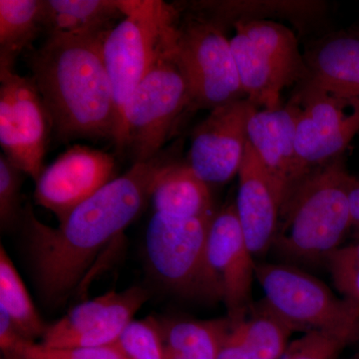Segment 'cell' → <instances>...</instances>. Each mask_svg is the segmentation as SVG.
Here are the masks:
<instances>
[{"label":"cell","mask_w":359,"mask_h":359,"mask_svg":"<svg viewBox=\"0 0 359 359\" xmlns=\"http://www.w3.org/2000/svg\"><path fill=\"white\" fill-rule=\"evenodd\" d=\"M164 166L159 156L135 163L126 173L111 180L75 208L57 228L41 223L32 208L26 205L21 223L43 302L49 306L65 302L100 250L138 216Z\"/></svg>","instance_id":"cell-1"},{"label":"cell","mask_w":359,"mask_h":359,"mask_svg":"<svg viewBox=\"0 0 359 359\" xmlns=\"http://www.w3.org/2000/svg\"><path fill=\"white\" fill-rule=\"evenodd\" d=\"M107 32L52 35L29 54L32 78L59 138L115 142L114 99L103 57Z\"/></svg>","instance_id":"cell-2"},{"label":"cell","mask_w":359,"mask_h":359,"mask_svg":"<svg viewBox=\"0 0 359 359\" xmlns=\"http://www.w3.org/2000/svg\"><path fill=\"white\" fill-rule=\"evenodd\" d=\"M351 178L342 157L311 171L283 202L271 248L294 261H327L353 228L347 203Z\"/></svg>","instance_id":"cell-3"},{"label":"cell","mask_w":359,"mask_h":359,"mask_svg":"<svg viewBox=\"0 0 359 359\" xmlns=\"http://www.w3.org/2000/svg\"><path fill=\"white\" fill-rule=\"evenodd\" d=\"M179 11L161 0H133L128 14L106 33L103 57L114 99L117 133L124 150V115L132 94L161 50L179 32Z\"/></svg>","instance_id":"cell-4"},{"label":"cell","mask_w":359,"mask_h":359,"mask_svg":"<svg viewBox=\"0 0 359 359\" xmlns=\"http://www.w3.org/2000/svg\"><path fill=\"white\" fill-rule=\"evenodd\" d=\"M212 217L183 219L154 212L145 236L150 271L168 290L195 301H224V290L208 257Z\"/></svg>","instance_id":"cell-5"},{"label":"cell","mask_w":359,"mask_h":359,"mask_svg":"<svg viewBox=\"0 0 359 359\" xmlns=\"http://www.w3.org/2000/svg\"><path fill=\"white\" fill-rule=\"evenodd\" d=\"M178 35L161 50L125 110L124 150L128 149L134 164L164 150L180 116L191 108L188 81L177 52Z\"/></svg>","instance_id":"cell-6"},{"label":"cell","mask_w":359,"mask_h":359,"mask_svg":"<svg viewBox=\"0 0 359 359\" xmlns=\"http://www.w3.org/2000/svg\"><path fill=\"white\" fill-rule=\"evenodd\" d=\"M177 52L191 108L212 111L245 98L231 41L218 22L200 13L187 18L180 23Z\"/></svg>","instance_id":"cell-7"},{"label":"cell","mask_w":359,"mask_h":359,"mask_svg":"<svg viewBox=\"0 0 359 359\" xmlns=\"http://www.w3.org/2000/svg\"><path fill=\"white\" fill-rule=\"evenodd\" d=\"M256 278L276 313L304 332H348L359 339V304L339 299L306 271L280 264H257Z\"/></svg>","instance_id":"cell-8"},{"label":"cell","mask_w":359,"mask_h":359,"mask_svg":"<svg viewBox=\"0 0 359 359\" xmlns=\"http://www.w3.org/2000/svg\"><path fill=\"white\" fill-rule=\"evenodd\" d=\"M289 103L297 116L295 147L304 172L342 157L359 132V100L302 83Z\"/></svg>","instance_id":"cell-9"},{"label":"cell","mask_w":359,"mask_h":359,"mask_svg":"<svg viewBox=\"0 0 359 359\" xmlns=\"http://www.w3.org/2000/svg\"><path fill=\"white\" fill-rule=\"evenodd\" d=\"M48 111L32 78L0 66V144L4 155L35 182L43 172Z\"/></svg>","instance_id":"cell-10"},{"label":"cell","mask_w":359,"mask_h":359,"mask_svg":"<svg viewBox=\"0 0 359 359\" xmlns=\"http://www.w3.org/2000/svg\"><path fill=\"white\" fill-rule=\"evenodd\" d=\"M148 299L147 290L132 287L82 302L48 325L39 344L54 348L118 344L124 330L134 320L135 314Z\"/></svg>","instance_id":"cell-11"},{"label":"cell","mask_w":359,"mask_h":359,"mask_svg":"<svg viewBox=\"0 0 359 359\" xmlns=\"http://www.w3.org/2000/svg\"><path fill=\"white\" fill-rule=\"evenodd\" d=\"M257 108L247 98L212 110L194 130L187 165L208 185L238 173L248 145V124Z\"/></svg>","instance_id":"cell-12"},{"label":"cell","mask_w":359,"mask_h":359,"mask_svg":"<svg viewBox=\"0 0 359 359\" xmlns=\"http://www.w3.org/2000/svg\"><path fill=\"white\" fill-rule=\"evenodd\" d=\"M114 169L112 155L87 146H73L44 168L35 182V202L63 221L112 180Z\"/></svg>","instance_id":"cell-13"},{"label":"cell","mask_w":359,"mask_h":359,"mask_svg":"<svg viewBox=\"0 0 359 359\" xmlns=\"http://www.w3.org/2000/svg\"><path fill=\"white\" fill-rule=\"evenodd\" d=\"M237 214L236 205H224L214 215L208 235V257L224 290L231 325L249 316L256 266Z\"/></svg>","instance_id":"cell-14"},{"label":"cell","mask_w":359,"mask_h":359,"mask_svg":"<svg viewBox=\"0 0 359 359\" xmlns=\"http://www.w3.org/2000/svg\"><path fill=\"white\" fill-rule=\"evenodd\" d=\"M237 214L252 256L273 245L283 202V189L269 173L249 142L238 170Z\"/></svg>","instance_id":"cell-15"},{"label":"cell","mask_w":359,"mask_h":359,"mask_svg":"<svg viewBox=\"0 0 359 359\" xmlns=\"http://www.w3.org/2000/svg\"><path fill=\"white\" fill-rule=\"evenodd\" d=\"M295 125L297 116L290 103L276 110H257L248 124V140L283 189V202L308 176L295 147Z\"/></svg>","instance_id":"cell-16"},{"label":"cell","mask_w":359,"mask_h":359,"mask_svg":"<svg viewBox=\"0 0 359 359\" xmlns=\"http://www.w3.org/2000/svg\"><path fill=\"white\" fill-rule=\"evenodd\" d=\"M302 53L309 73L302 83L359 100V29L327 33L309 42Z\"/></svg>","instance_id":"cell-17"},{"label":"cell","mask_w":359,"mask_h":359,"mask_svg":"<svg viewBox=\"0 0 359 359\" xmlns=\"http://www.w3.org/2000/svg\"><path fill=\"white\" fill-rule=\"evenodd\" d=\"M299 330L304 332L264 299L254 304L244 320L231 325L218 359H280L290 335Z\"/></svg>","instance_id":"cell-18"},{"label":"cell","mask_w":359,"mask_h":359,"mask_svg":"<svg viewBox=\"0 0 359 359\" xmlns=\"http://www.w3.org/2000/svg\"><path fill=\"white\" fill-rule=\"evenodd\" d=\"M150 199L154 212L167 216L194 219L215 215L210 186L187 163L177 160L158 175Z\"/></svg>","instance_id":"cell-19"},{"label":"cell","mask_w":359,"mask_h":359,"mask_svg":"<svg viewBox=\"0 0 359 359\" xmlns=\"http://www.w3.org/2000/svg\"><path fill=\"white\" fill-rule=\"evenodd\" d=\"M133 0H43V32L52 35L99 34L128 14Z\"/></svg>","instance_id":"cell-20"},{"label":"cell","mask_w":359,"mask_h":359,"mask_svg":"<svg viewBox=\"0 0 359 359\" xmlns=\"http://www.w3.org/2000/svg\"><path fill=\"white\" fill-rule=\"evenodd\" d=\"M244 32L269 61L283 87L299 85L308 78L304 53L294 32L271 20H243L233 25Z\"/></svg>","instance_id":"cell-21"},{"label":"cell","mask_w":359,"mask_h":359,"mask_svg":"<svg viewBox=\"0 0 359 359\" xmlns=\"http://www.w3.org/2000/svg\"><path fill=\"white\" fill-rule=\"evenodd\" d=\"M230 41L245 98L257 109L262 107L263 110H276L282 107L280 92L285 87L262 52L240 30H236L235 36Z\"/></svg>","instance_id":"cell-22"},{"label":"cell","mask_w":359,"mask_h":359,"mask_svg":"<svg viewBox=\"0 0 359 359\" xmlns=\"http://www.w3.org/2000/svg\"><path fill=\"white\" fill-rule=\"evenodd\" d=\"M198 13L212 18L224 28L243 20H262L264 16L292 18L304 29L306 23L325 13V4L320 1H212L197 2Z\"/></svg>","instance_id":"cell-23"},{"label":"cell","mask_w":359,"mask_h":359,"mask_svg":"<svg viewBox=\"0 0 359 359\" xmlns=\"http://www.w3.org/2000/svg\"><path fill=\"white\" fill-rule=\"evenodd\" d=\"M158 320L167 348L186 359H218L222 344L231 325L228 318L211 320Z\"/></svg>","instance_id":"cell-24"},{"label":"cell","mask_w":359,"mask_h":359,"mask_svg":"<svg viewBox=\"0 0 359 359\" xmlns=\"http://www.w3.org/2000/svg\"><path fill=\"white\" fill-rule=\"evenodd\" d=\"M43 32V0H0V66L15 59Z\"/></svg>","instance_id":"cell-25"},{"label":"cell","mask_w":359,"mask_h":359,"mask_svg":"<svg viewBox=\"0 0 359 359\" xmlns=\"http://www.w3.org/2000/svg\"><path fill=\"white\" fill-rule=\"evenodd\" d=\"M0 308L8 313L23 339L32 342L42 339L48 325H45L35 309L22 278L4 245L0 248Z\"/></svg>","instance_id":"cell-26"},{"label":"cell","mask_w":359,"mask_h":359,"mask_svg":"<svg viewBox=\"0 0 359 359\" xmlns=\"http://www.w3.org/2000/svg\"><path fill=\"white\" fill-rule=\"evenodd\" d=\"M353 344H359V339L353 334L311 330L290 344L280 359H337L346 347Z\"/></svg>","instance_id":"cell-27"},{"label":"cell","mask_w":359,"mask_h":359,"mask_svg":"<svg viewBox=\"0 0 359 359\" xmlns=\"http://www.w3.org/2000/svg\"><path fill=\"white\" fill-rule=\"evenodd\" d=\"M118 344L128 359H168L159 320L152 316L132 321Z\"/></svg>","instance_id":"cell-28"},{"label":"cell","mask_w":359,"mask_h":359,"mask_svg":"<svg viewBox=\"0 0 359 359\" xmlns=\"http://www.w3.org/2000/svg\"><path fill=\"white\" fill-rule=\"evenodd\" d=\"M23 174L6 155L0 156V226L2 231L14 229L22 221L20 191Z\"/></svg>","instance_id":"cell-29"},{"label":"cell","mask_w":359,"mask_h":359,"mask_svg":"<svg viewBox=\"0 0 359 359\" xmlns=\"http://www.w3.org/2000/svg\"><path fill=\"white\" fill-rule=\"evenodd\" d=\"M327 263L335 287L359 304V242L340 247L327 257Z\"/></svg>","instance_id":"cell-30"},{"label":"cell","mask_w":359,"mask_h":359,"mask_svg":"<svg viewBox=\"0 0 359 359\" xmlns=\"http://www.w3.org/2000/svg\"><path fill=\"white\" fill-rule=\"evenodd\" d=\"M14 353L23 354L32 359H128L118 344L106 346L54 348L26 340L15 353L11 354Z\"/></svg>","instance_id":"cell-31"},{"label":"cell","mask_w":359,"mask_h":359,"mask_svg":"<svg viewBox=\"0 0 359 359\" xmlns=\"http://www.w3.org/2000/svg\"><path fill=\"white\" fill-rule=\"evenodd\" d=\"M25 340L14 327L8 313L0 308V351L2 355L15 353Z\"/></svg>","instance_id":"cell-32"},{"label":"cell","mask_w":359,"mask_h":359,"mask_svg":"<svg viewBox=\"0 0 359 359\" xmlns=\"http://www.w3.org/2000/svg\"><path fill=\"white\" fill-rule=\"evenodd\" d=\"M347 203H348L351 226L354 229L358 228L359 226V179L353 176L347 191Z\"/></svg>","instance_id":"cell-33"},{"label":"cell","mask_w":359,"mask_h":359,"mask_svg":"<svg viewBox=\"0 0 359 359\" xmlns=\"http://www.w3.org/2000/svg\"><path fill=\"white\" fill-rule=\"evenodd\" d=\"M2 358H4V359H32L30 358H27V356L23 355V354H20V353L7 354V355H2Z\"/></svg>","instance_id":"cell-34"},{"label":"cell","mask_w":359,"mask_h":359,"mask_svg":"<svg viewBox=\"0 0 359 359\" xmlns=\"http://www.w3.org/2000/svg\"><path fill=\"white\" fill-rule=\"evenodd\" d=\"M167 348V347H166ZM167 358L168 359H186L184 358L183 356L180 355V354L174 353V351H170V349L167 348Z\"/></svg>","instance_id":"cell-35"},{"label":"cell","mask_w":359,"mask_h":359,"mask_svg":"<svg viewBox=\"0 0 359 359\" xmlns=\"http://www.w3.org/2000/svg\"><path fill=\"white\" fill-rule=\"evenodd\" d=\"M348 359H359V348Z\"/></svg>","instance_id":"cell-36"},{"label":"cell","mask_w":359,"mask_h":359,"mask_svg":"<svg viewBox=\"0 0 359 359\" xmlns=\"http://www.w3.org/2000/svg\"><path fill=\"white\" fill-rule=\"evenodd\" d=\"M354 237H355L356 241L359 242V226H358V228H355V233H354Z\"/></svg>","instance_id":"cell-37"}]
</instances>
